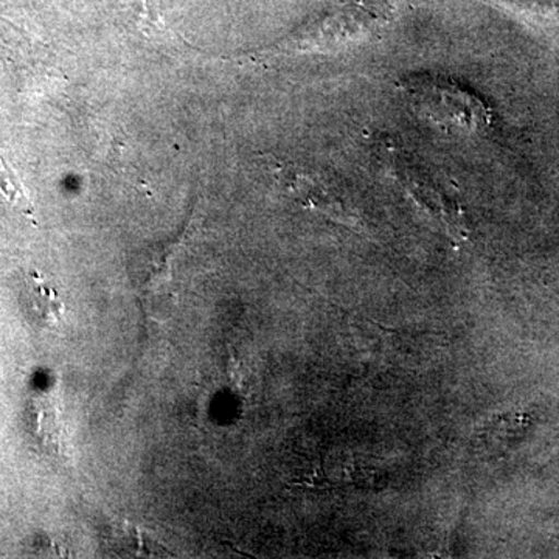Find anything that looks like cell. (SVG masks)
Segmentation results:
<instances>
[{"label": "cell", "mask_w": 559, "mask_h": 559, "mask_svg": "<svg viewBox=\"0 0 559 559\" xmlns=\"http://www.w3.org/2000/svg\"><path fill=\"white\" fill-rule=\"evenodd\" d=\"M22 311L32 326L38 330L60 329L64 320L66 305L53 285L33 271L24 280L21 293Z\"/></svg>", "instance_id": "cell-4"}, {"label": "cell", "mask_w": 559, "mask_h": 559, "mask_svg": "<svg viewBox=\"0 0 559 559\" xmlns=\"http://www.w3.org/2000/svg\"><path fill=\"white\" fill-rule=\"evenodd\" d=\"M384 175L396 183L415 209L432 226L455 241L468 240L465 212L454 191L426 165L419 164L401 148L382 154Z\"/></svg>", "instance_id": "cell-2"}, {"label": "cell", "mask_w": 559, "mask_h": 559, "mask_svg": "<svg viewBox=\"0 0 559 559\" xmlns=\"http://www.w3.org/2000/svg\"><path fill=\"white\" fill-rule=\"evenodd\" d=\"M524 421L518 417H500L488 423L480 432L481 444L489 451L510 450L524 433Z\"/></svg>", "instance_id": "cell-8"}, {"label": "cell", "mask_w": 559, "mask_h": 559, "mask_svg": "<svg viewBox=\"0 0 559 559\" xmlns=\"http://www.w3.org/2000/svg\"><path fill=\"white\" fill-rule=\"evenodd\" d=\"M175 246L151 250L139 260L135 285L145 300L171 296V257Z\"/></svg>", "instance_id": "cell-6"}, {"label": "cell", "mask_w": 559, "mask_h": 559, "mask_svg": "<svg viewBox=\"0 0 559 559\" xmlns=\"http://www.w3.org/2000/svg\"><path fill=\"white\" fill-rule=\"evenodd\" d=\"M290 193L296 197V200L304 202L308 207L325 213L330 218L347 224V226L359 224L355 205L349 200H345L336 187L325 180L312 178L310 175L294 176Z\"/></svg>", "instance_id": "cell-5"}, {"label": "cell", "mask_w": 559, "mask_h": 559, "mask_svg": "<svg viewBox=\"0 0 559 559\" xmlns=\"http://www.w3.org/2000/svg\"><path fill=\"white\" fill-rule=\"evenodd\" d=\"M0 200L36 224V209L13 167L0 157Z\"/></svg>", "instance_id": "cell-7"}, {"label": "cell", "mask_w": 559, "mask_h": 559, "mask_svg": "<svg viewBox=\"0 0 559 559\" xmlns=\"http://www.w3.org/2000/svg\"><path fill=\"white\" fill-rule=\"evenodd\" d=\"M401 92L421 119L450 134H476L491 124V110L479 95L447 76L412 75Z\"/></svg>", "instance_id": "cell-1"}, {"label": "cell", "mask_w": 559, "mask_h": 559, "mask_svg": "<svg viewBox=\"0 0 559 559\" xmlns=\"http://www.w3.org/2000/svg\"><path fill=\"white\" fill-rule=\"evenodd\" d=\"M385 11L373 3L348 2L286 43L288 53H334L369 43L388 25Z\"/></svg>", "instance_id": "cell-3"}]
</instances>
